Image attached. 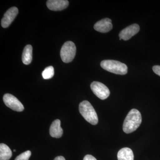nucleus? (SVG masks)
<instances>
[{
	"label": "nucleus",
	"mask_w": 160,
	"mask_h": 160,
	"mask_svg": "<svg viewBox=\"0 0 160 160\" xmlns=\"http://www.w3.org/2000/svg\"><path fill=\"white\" fill-rule=\"evenodd\" d=\"M142 122V115L138 110L132 109L126 117L123 125V130L126 133H130L136 130Z\"/></svg>",
	"instance_id": "nucleus-1"
},
{
	"label": "nucleus",
	"mask_w": 160,
	"mask_h": 160,
	"mask_svg": "<svg viewBox=\"0 0 160 160\" xmlns=\"http://www.w3.org/2000/svg\"><path fill=\"white\" fill-rule=\"evenodd\" d=\"M79 109L81 114L86 121L92 125H96L98 122V115L89 102L84 101L80 103Z\"/></svg>",
	"instance_id": "nucleus-2"
},
{
	"label": "nucleus",
	"mask_w": 160,
	"mask_h": 160,
	"mask_svg": "<svg viewBox=\"0 0 160 160\" xmlns=\"http://www.w3.org/2000/svg\"><path fill=\"white\" fill-rule=\"evenodd\" d=\"M101 66L103 69L115 74L125 75L128 72L126 64L115 60H104L101 62Z\"/></svg>",
	"instance_id": "nucleus-3"
},
{
	"label": "nucleus",
	"mask_w": 160,
	"mask_h": 160,
	"mask_svg": "<svg viewBox=\"0 0 160 160\" xmlns=\"http://www.w3.org/2000/svg\"><path fill=\"white\" fill-rule=\"evenodd\" d=\"M76 53V47L73 42L68 41L64 43L60 55L62 61L65 63H69L73 60Z\"/></svg>",
	"instance_id": "nucleus-4"
},
{
	"label": "nucleus",
	"mask_w": 160,
	"mask_h": 160,
	"mask_svg": "<svg viewBox=\"0 0 160 160\" xmlns=\"http://www.w3.org/2000/svg\"><path fill=\"white\" fill-rule=\"evenodd\" d=\"M91 90L99 98L106 99L109 96L110 91L108 87L103 83L98 82H93L90 85Z\"/></svg>",
	"instance_id": "nucleus-5"
},
{
	"label": "nucleus",
	"mask_w": 160,
	"mask_h": 160,
	"mask_svg": "<svg viewBox=\"0 0 160 160\" xmlns=\"http://www.w3.org/2000/svg\"><path fill=\"white\" fill-rule=\"evenodd\" d=\"M3 101L7 107L17 112H22L24 109V106L17 98L11 94L6 93L3 96Z\"/></svg>",
	"instance_id": "nucleus-6"
},
{
	"label": "nucleus",
	"mask_w": 160,
	"mask_h": 160,
	"mask_svg": "<svg viewBox=\"0 0 160 160\" xmlns=\"http://www.w3.org/2000/svg\"><path fill=\"white\" fill-rule=\"evenodd\" d=\"M18 13V9L16 7H12L8 9L4 14L1 21V25L4 28L10 26Z\"/></svg>",
	"instance_id": "nucleus-7"
},
{
	"label": "nucleus",
	"mask_w": 160,
	"mask_h": 160,
	"mask_svg": "<svg viewBox=\"0 0 160 160\" xmlns=\"http://www.w3.org/2000/svg\"><path fill=\"white\" fill-rule=\"evenodd\" d=\"M139 30L140 27L138 24H133L130 25L123 29L120 32L119 34L120 40H129L135 35L137 34Z\"/></svg>",
	"instance_id": "nucleus-8"
},
{
	"label": "nucleus",
	"mask_w": 160,
	"mask_h": 160,
	"mask_svg": "<svg viewBox=\"0 0 160 160\" xmlns=\"http://www.w3.org/2000/svg\"><path fill=\"white\" fill-rule=\"evenodd\" d=\"M67 0H49L46 2L48 9L52 11H61L66 9L69 6Z\"/></svg>",
	"instance_id": "nucleus-9"
},
{
	"label": "nucleus",
	"mask_w": 160,
	"mask_h": 160,
	"mask_svg": "<svg viewBox=\"0 0 160 160\" xmlns=\"http://www.w3.org/2000/svg\"><path fill=\"white\" fill-rule=\"evenodd\" d=\"M94 29L96 31L102 33L110 31L112 29L111 20L106 18L100 20L95 24Z\"/></svg>",
	"instance_id": "nucleus-10"
},
{
	"label": "nucleus",
	"mask_w": 160,
	"mask_h": 160,
	"mask_svg": "<svg viewBox=\"0 0 160 160\" xmlns=\"http://www.w3.org/2000/svg\"><path fill=\"white\" fill-rule=\"evenodd\" d=\"M63 129L61 126V121L60 120H55L52 123L49 129V133L52 138H58L63 135Z\"/></svg>",
	"instance_id": "nucleus-11"
},
{
	"label": "nucleus",
	"mask_w": 160,
	"mask_h": 160,
	"mask_svg": "<svg viewBox=\"0 0 160 160\" xmlns=\"http://www.w3.org/2000/svg\"><path fill=\"white\" fill-rule=\"evenodd\" d=\"M118 160H134L133 152L130 148H122L118 152Z\"/></svg>",
	"instance_id": "nucleus-12"
},
{
	"label": "nucleus",
	"mask_w": 160,
	"mask_h": 160,
	"mask_svg": "<svg viewBox=\"0 0 160 160\" xmlns=\"http://www.w3.org/2000/svg\"><path fill=\"white\" fill-rule=\"evenodd\" d=\"M32 47L30 45L25 46L23 50L22 60L25 65H28L31 63L32 58Z\"/></svg>",
	"instance_id": "nucleus-13"
},
{
	"label": "nucleus",
	"mask_w": 160,
	"mask_h": 160,
	"mask_svg": "<svg viewBox=\"0 0 160 160\" xmlns=\"http://www.w3.org/2000/svg\"><path fill=\"white\" fill-rule=\"evenodd\" d=\"M12 156V152L6 144H0V160H9Z\"/></svg>",
	"instance_id": "nucleus-14"
},
{
	"label": "nucleus",
	"mask_w": 160,
	"mask_h": 160,
	"mask_svg": "<svg viewBox=\"0 0 160 160\" xmlns=\"http://www.w3.org/2000/svg\"><path fill=\"white\" fill-rule=\"evenodd\" d=\"M54 74V68L52 66H50L46 67L42 72V76L45 79H49L53 77Z\"/></svg>",
	"instance_id": "nucleus-15"
},
{
	"label": "nucleus",
	"mask_w": 160,
	"mask_h": 160,
	"mask_svg": "<svg viewBox=\"0 0 160 160\" xmlns=\"http://www.w3.org/2000/svg\"><path fill=\"white\" fill-rule=\"evenodd\" d=\"M31 155V152L28 150L18 156L15 160H29Z\"/></svg>",
	"instance_id": "nucleus-16"
},
{
	"label": "nucleus",
	"mask_w": 160,
	"mask_h": 160,
	"mask_svg": "<svg viewBox=\"0 0 160 160\" xmlns=\"http://www.w3.org/2000/svg\"><path fill=\"white\" fill-rule=\"evenodd\" d=\"M152 70L156 74L160 76V66H155L152 67Z\"/></svg>",
	"instance_id": "nucleus-17"
},
{
	"label": "nucleus",
	"mask_w": 160,
	"mask_h": 160,
	"mask_svg": "<svg viewBox=\"0 0 160 160\" xmlns=\"http://www.w3.org/2000/svg\"><path fill=\"white\" fill-rule=\"evenodd\" d=\"M83 160H97L94 157L91 155H86L84 157Z\"/></svg>",
	"instance_id": "nucleus-18"
},
{
	"label": "nucleus",
	"mask_w": 160,
	"mask_h": 160,
	"mask_svg": "<svg viewBox=\"0 0 160 160\" xmlns=\"http://www.w3.org/2000/svg\"><path fill=\"white\" fill-rule=\"evenodd\" d=\"M54 160H66L65 158L62 156H58Z\"/></svg>",
	"instance_id": "nucleus-19"
},
{
	"label": "nucleus",
	"mask_w": 160,
	"mask_h": 160,
	"mask_svg": "<svg viewBox=\"0 0 160 160\" xmlns=\"http://www.w3.org/2000/svg\"><path fill=\"white\" fill-rule=\"evenodd\" d=\"M13 151H14V152H15V151H16V150H15V149H14V150H13Z\"/></svg>",
	"instance_id": "nucleus-20"
}]
</instances>
